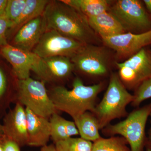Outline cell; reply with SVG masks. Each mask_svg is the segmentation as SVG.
<instances>
[{"label":"cell","instance_id":"cell-1","mask_svg":"<svg viewBox=\"0 0 151 151\" xmlns=\"http://www.w3.org/2000/svg\"><path fill=\"white\" fill-rule=\"evenodd\" d=\"M43 15L47 30H55L84 44L99 43L100 40L88 17L63 1H49Z\"/></svg>","mask_w":151,"mask_h":151},{"label":"cell","instance_id":"cell-2","mask_svg":"<svg viewBox=\"0 0 151 151\" xmlns=\"http://www.w3.org/2000/svg\"><path fill=\"white\" fill-rule=\"evenodd\" d=\"M104 86L103 82L86 86L77 77L73 81L72 89L56 86L49 96L57 111L65 112L74 120L87 111H94L97 97Z\"/></svg>","mask_w":151,"mask_h":151},{"label":"cell","instance_id":"cell-3","mask_svg":"<svg viewBox=\"0 0 151 151\" xmlns=\"http://www.w3.org/2000/svg\"><path fill=\"white\" fill-rule=\"evenodd\" d=\"M134 94L128 92L118 74L112 73L108 88L103 99L95 106L93 113L100 130L107 127L113 120L127 117V105L134 100Z\"/></svg>","mask_w":151,"mask_h":151},{"label":"cell","instance_id":"cell-4","mask_svg":"<svg viewBox=\"0 0 151 151\" xmlns=\"http://www.w3.org/2000/svg\"><path fill=\"white\" fill-rule=\"evenodd\" d=\"M151 113V103L137 108L129 113L124 121L105 127L102 134L108 137L120 135L128 142L131 151H144L146 124Z\"/></svg>","mask_w":151,"mask_h":151},{"label":"cell","instance_id":"cell-5","mask_svg":"<svg viewBox=\"0 0 151 151\" xmlns=\"http://www.w3.org/2000/svg\"><path fill=\"white\" fill-rule=\"evenodd\" d=\"M18 99L34 113L49 119L57 110L47 92L44 83L30 78L19 80Z\"/></svg>","mask_w":151,"mask_h":151},{"label":"cell","instance_id":"cell-6","mask_svg":"<svg viewBox=\"0 0 151 151\" xmlns=\"http://www.w3.org/2000/svg\"><path fill=\"white\" fill-rule=\"evenodd\" d=\"M108 12L129 32L141 34L151 29V17L142 2L139 0H119Z\"/></svg>","mask_w":151,"mask_h":151},{"label":"cell","instance_id":"cell-7","mask_svg":"<svg viewBox=\"0 0 151 151\" xmlns=\"http://www.w3.org/2000/svg\"><path fill=\"white\" fill-rule=\"evenodd\" d=\"M110 54L104 46L85 44L70 58L75 69L94 78L108 74Z\"/></svg>","mask_w":151,"mask_h":151},{"label":"cell","instance_id":"cell-8","mask_svg":"<svg viewBox=\"0 0 151 151\" xmlns=\"http://www.w3.org/2000/svg\"><path fill=\"white\" fill-rule=\"evenodd\" d=\"M84 45L55 30L47 29L32 52L41 58L57 56L71 58Z\"/></svg>","mask_w":151,"mask_h":151},{"label":"cell","instance_id":"cell-9","mask_svg":"<svg viewBox=\"0 0 151 151\" xmlns=\"http://www.w3.org/2000/svg\"><path fill=\"white\" fill-rule=\"evenodd\" d=\"M101 38L104 44L116 52L117 55L129 58L151 44V29L142 33L125 32Z\"/></svg>","mask_w":151,"mask_h":151},{"label":"cell","instance_id":"cell-10","mask_svg":"<svg viewBox=\"0 0 151 151\" xmlns=\"http://www.w3.org/2000/svg\"><path fill=\"white\" fill-rule=\"evenodd\" d=\"M1 53L12 66L19 80L29 78L31 70L35 73L41 59L32 52L24 51L8 44L2 47Z\"/></svg>","mask_w":151,"mask_h":151},{"label":"cell","instance_id":"cell-11","mask_svg":"<svg viewBox=\"0 0 151 151\" xmlns=\"http://www.w3.org/2000/svg\"><path fill=\"white\" fill-rule=\"evenodd\" d=\"M3 127V138L14 141L20 147L27 145L26 114L20 103H17L6 116Z\"/></svg>","mask_w":151,"mask_h":151},{"label":"cell","instance_id":"cell-12","mask_svg":"<svg viewBox=\"0 0 151 151\" xmlns=\"http://www.w3.org/2000/svg\"><path fill=\"white\" fill-rule=\"evenodd\" d=\"M74 69L70 58L50 57L41 58L35 73L45 81H52L67 78Z\"/></svg>","mask_w":151,"mask_h":151},{"label":"cell","instance_id":"cell-13","mask_svg":"<svg viewBox=\"0 0 151 151\" xmlns=\"http://www.w3.org/2000/svg\"><path fill=\"white\" fill-rule=\"evenodd\" d=\"M46 30L43 15L33 19L20 28L14 38L13 46L24 51L32 52Z\"/></svg>","mask_w":151,"mask_h":151},{"label":"cell","instance_id":"cell-14","mask_svg":"<svg viewBox=\"0 0 151 151\" xmlns=\"http://www.w3.org/2000/svg\"><path fill=\"white\" fill-rule=\"evenodd\" d=\"M27 119L28 145L43 147L47 145L50 137V123L48 119L38 116L25 108Z\"/></svg>","mask_w":151,"mask_h":151},{"label":"cell","instance_id":"cell-15","mask_svg":"<svg viewBox=\"0 0 151 151\" xmlns=\"http://www.w3.org/2000/svg\"><path fill=\"white\" fill-rule=\"evenodd\" d=\"M88 19L90 27L100 37L113 36L127 32L119 21L108 11Z\"/></svg>","mask_w":151,"mask_h":151},{"label":"cell","instance_id":"cell-16","mask_svg":"<svg viewBox=\"0 0 151 151\" xmlns=\"http://www.w3.org/2000/svg\"><path fill=\"white\" fill-rule=\"evenodd\" d=\"M118 63L132 69L139 85L143 81L151 77V55L145 48L124 62Z\"/></svg>","mask_w":151,"mask_h":151},{"label":"cell","instance_id":"cell-17","mask_svg":"<svg viewBox=\"0 0 151 151\" xmlns=\"http://www.w3.org/2000/svg\"><path fill=\"white\" fill-rule=\"evenodd\" d=\"M50 119V137L55 144L79 135L74 122L68 121L57 113L53 114Z\"/></svg>","mask_w":151,"mask_h":151},{"label":"cell","instance_id":"cell-18","mask_svg":"<svg viewBox=\"0 0 151 151\" xmlns=\"http://www.w3.org/2000/svg\"><path fill=\"white\" fill-rule=\"evenodd\" d=\"M73 121L82 139L94 142L101 137L98 122L92 112L87 111Z\"/></svg>","mask_w":151,"mask_h":151},{"label":"cell","instance_id":"cell-19","mask_svg":"<svg viewBox=\"0 0 151 151\" xmlns=\"http://www.w3.org/2000/svg\"><path fill=\"white\" fill-rule=\"evenodd\" d=\"M64 2L73 7L87 17L96 16L108 12L110 1L107 0H64Z\"/></svg>","mask_w":151,"mask_h":151},{"label":"cell","instance_id":"cell-20","mask_svg":"<svg viewBox=\"0 0 151 151\" xmlns=\"http://www.w3.org/2000/svg\"><path fill=\"white\" fill-rule=\"evenodd\" d=\"M49 1L47 0H27L22 13L12 29L20 28L33 19L42 15Z\"/></svg>","mask_w":151,"mask_h":151},{"label":"cell","instance_id":"cell-21","mask_svg":"<svg viewBox=\"0 0 151 151\" xmlns=\"http://www.w3.org/2000/svg\"><path fill=\"white\" fill-rule=\"evenodd\" d=\"M128 142L122 137H112L100 139L92 143L91 151H131Z\"/></svg>","mask_w":151,"mask_h":151},{"label":"cell","instance_id":"cell-22","mask_svg":"<svg viewBox=\"0 0 151 151\" xmlns=\"http://www.w3.org/2000/svg\"><path fill=\"white\" fill-rule=\"evenodd\" d=\"M92 142L80 138L70 137L55 144L56 151H91Z\"/></svg>","mask_w":151,"mask_h":151},{"label":"cell","instance_id":"cell-23","mask_svg":"<svg viewBox=\"0 0 151 151\" xmlns=\"http://www.w3.org/2000/svg\"><path fill=\"white\" fill-rule=\"evenodd\" d=\"M27 0H8L5 15L10 23V28L19 18L26 4Z\"/></svg>","mask_w":151,"mask_h":151},{"label":"cell","instance_id":"cell-24","mask_svg":"<svg viewBox=\"0 0 151 151\" xmlns=\"http://www.w3.org/2000/svg\"><path fill=\"white\" fill-rule=\"evenodd\" d=\"M132 106L139 107L143 101L151 98V77L143 81L136 89Z\"/></svg>","mask_w":151,"mask_h":151},{"label":"cell","instance_id":"cell-25","mask_svg":"<svg viewBox=\"0 0 151 151\" xmlns=\"http://www.w3.org/2000/svg\"><path fill=\"white\" fill-rule=\"evenodd\" d=\"M10 23L5 15L0 17V46L8 44L6 41V32L10 28Z\"/></svg>","mask_w":151,"mask_h":151},{"label":"cell","instance_id":"cell-26","mask_svg":"<svg viewBox=\"0 0 151 151\" xmlns=\"http://www.w3.org/2000/svg\"><path fill=\"white\" fill-rule=\"evenodd\" d=\"M1 143L4 151H21L19 146L14 141L2 137Z\"/></svg>","mask_w":151,"mask_h":151},{"label":"cell","instance_id":"cell-27","mask_svg":"<svg viewBox=\"0 0 151 151\" xmlns=\"http://www.w3.org/2000/svg\"><path fill=\"white\" fill-rule=\"evenodd\" d=\"M6 88V79L4 74L0 69V97L4 94Z\"/></svg>","mask_w":151,"mask_h":151},{"label":"cell","instance_id":"cell-28","mask_svg":"<svg viewBox=\"0 0 151 151\" xmlns=\"http://www.w3.org/2000/svg\"><path fill=\"white\" fill-rule=\"evenodd\" d=\"M151 127L148 132V135L147 136L145 146L146 151H151Z\"/></svg>","mask_w":151,"mask_h":151},{"label":"cell","instance_id":"cell-29","mask_svg":"<svg viewBox=\"0 0 151 151\" xmlns=\"http://www.w3.org/2000/svg\"><path fill=\"white\" fill-rule=\"evenodd\" d=\"M7 2V0H0V17L4 15L5 14Z\"/></svg>","mask_w":151,"mask_h":151},{"label":"cell","instance_id":"cell-30","mask_svg":"<svg viewBox=\"0 0 151 151\" xmlns=\"http://www.w3.org/2000/svg\"><path fill=\"white\" fill-rule=\"evenodd\" d=\"M40 151H56L55 147L53 145H47L42 147Z\"/></svg>","mask_w":151,"mask_h":151},{"label":"cell","instance_id":"cell-31","mask_svg":"<svg viewBox=\"0 0 151 151\" xmlns=\"http://www.w3.org/2000/svg\"><path fill=\"white\" fill-rule=\"evenodd\" d=\"M143 1L151 16V0H144Z\"/></svg>","mask_w":151,"mask_h":151},{"label":"cell","instance_id":"cell-32","mask_svg":"<svg viewBox=\"0 0 151 151\" xmlns=\"http://www.w3.org/2000/svg\"><path fill=\"white\" fill-rule=\"evenodd\" d=\"M0 137H3V125L0 124Z\"/></svg>","mask_w":151,"mask_h":151},{"label":"cell","instance_id":"cell-33","mask_svg":"<svg viewBox=\"0 0 151 151\" xmlns=\"http://www.w3.org/2000/svg\"><path fill=\"white\" fill-rule=\"evenodd\" d=\"M2 137H0V151H4L1 143V139Z\"/></svg>","mask_w":151,"mask_h":151},{"label":"cell","instance_id":"cell-34","mask_svg":"<svg viewBox=\"0 0 151 151\" xmlns=\"http://www.w3.org/2000/svg\"><path fill=\"white\" fill-rule=\"evenodd\" d=\"M149 52H150V54H151V50H150V51H149Z\"/></svg>","mask_w":151,"mask_h":151},{"label":"cell","instance_id":"cell-35","mask_svg":"<svg viewBox=\"0 0 151 151\" xmlns=\"http://www.w3.org/2000/svg\"><path fill=\"white\" fill-rule=\"evenodd\" d=\"M150 116H151V113H150Z\"/></svg>","mask_w":151,"mask_h":151}]
</instances>
